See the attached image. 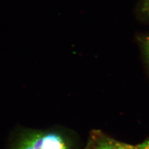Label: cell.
Masks as SVG:
<instances>
[{"label": "cell", "instance_id": "obj_1", "mask_svg": "<svg viewBox=\"0 0 149 149\" xmlns=\"http://www.w3.org/2000/svg\"><path fill=\"white\" fill-rule=\"evenodd\" d=\"M15 149H70L61 135L53 131L23 130Z\"/></svg>", "mask_w": 149, "mask_h": 149}, {"label": "cell", "instance_id": "obj_2", "mask_svg": "<svg viewBox=\"0 0 149 149\" xmlns=\"http://www.w3.org/2000/svg\"><path fill=\"white\" fill-rule=\"evenodd\" d=\"M85 149H139L138 146H133L116 141L99 130L91 134Z\"/></svg>", "mask_w": 149, "mask_h": 149}, {"label": "cell", "instance_id": "obj_3", "mask_svg": "<svg viewBox=\"0 0 149 149\" xmlns=\"http://www.w3.org/2000/svg\"><path fill=\"white\" fill-rule=\"evenodd\" d=\"M143 47L148 61L149 62V36L146 37L143 40Z\"/></svg>", "mask_w": 149, "mask_h": 149}, {"label": "cell", "instance_id": "obj_4", "mask_svg": "<svg viewBox=\"0 0 149 149\" xmlns=\"http://www.w3.org/2000/svg\"><path fill=\"white\" fill-rule=\"evenodd\" d=\"M137 146L139 149H149V139Z\"/></svg>", "mask_w": 149, "mask_h": 149}, {"label": "cell", "instance_id": "obj_5", "mask_svg": "<svg viewBox=\"0 0 149 149\" xmlns=\"http://www.w3.org/2000/svg\"><path fill=\"white\" fill-rule=\"evenodd\" d=\"M145 10L149 15V0H146L145 3Z\"/></svg>", "mask_w": 149, "mask_h": 149}]
</instances>
